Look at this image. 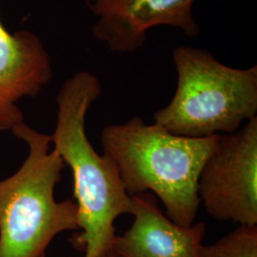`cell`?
<instances>
[{"label": "cell", "mask_w": 257, "mask_h": 257, "mask_svg": "<svg viewBox=\"0 0 257 257\" xmlns=\"http://www.w3.org/2000/svg\"><path fill=\"white\" fill-rule=\"evenodd\" d=\"M134 222L115 235V257H199L206 231L203 222L182 227L171 220L157 205L153 193L133 196Z\"/></svg>", "instance_id": "ba28073f"}, {"label": "cell", "mask_w": 257, "mask_h": 257, "mask_svg": "<svg viewBox=\"0 0 257 257\" xmlns=\"http://www.w3.org/2000/svg\"><path fill=\"white\" fill-rule=\"evenodd\" d=\"M28 156L18 172L0 181V257H42L59 233L78 230L74 199L57 201L55 186L66 164L50 136L24 121L12 130Z\"/></svg>", "instance_id": "3957f363"}, {"label": "cell", "mask_w": 257, "mask_h": 257, "mask_svg": "<svg viewBox=\"0 0 257 257\" xmlns=\"http://www.w3.org/2000/svg\"><path fill=\"white\" fill-rule=\"evenodd\" d=\"M177 84L171 102L154 123L187 138L230 135L256 116L257 66L236 69L209 51L178 46L173 52Z\"/></svg>", "instance_id": "277c9868"}, {"label": "cell", "mask_w": 257, "mask_h": 257, "mask_svg": "<svg viewBox=\"0 0 257 257\" xmlns=\"http://www.w3.org/2000/svg\"><path fill=\"white\" fill-rule=\"evenodd\" d=\"M101 92V83L90 72L69 77L56 95L57 119L50 136L73 174L78 231L70 242L84 257H98L110 249L116 235L114 222L132 214L135 207L116 166L108 155L95 151L86 134L87 112Z\"/></svg>", "instance_id": "6da1fadb"}, {"label": "cell", "mask_w": 257, "mask_h": 257, "mask_svg": "<svg viewBox=\"0 0 257 257\" xmlns=\"http://www.w3.org/2000/svg\"><path fill=\"white\" fill-rule=\"evenodd\" d=\"M98 257H115V255H114V253H113L112 248H110V249L106 250L105 252H103V253L100 254Z\"/></svg>", "instance_id": "30bf717a"}, {"label": "cell", "mask_w": 257, "mask_h": 257, "mask_svg": "<svg viewBox=\"0 0 257 257\" xmlns=\"http://www.w3.org/2000/svg\"><path fill=\"white\" fill-rule=\"evenodd\" d=\"M212 218L257 225V116L230 135H218L197 184Z\"/></svg>", "instance_id": "5b68a950"}, {"label": "cell", "mask_w": 257, "mask_h": 257, "mask_svg": "<svg viewBox=\"0 0 257 257\" xmlns=\"http://www.w3.org/2000/svg\"><path fill=\"white\" fill-rule=\"evenodd\" d=\"M199 257H257V225H239L213 244L202 245Z\"/></svg>", "instance_id": "9c48e42d"}, {"label": "cell", "mask_w": 257, "mask_h": 257, "mask_svg": "<svg viewBox=\"0 0 257 257\" xmlns=\"http://www.w3.org/2000/svg\"><path fill=\"white\" fill-rule=\"evenodd\" d=\"M53 77L51 57L40 38L22 30L11 35L0 20V131L24 121L17 102L37 96Z\"/></svg>", "instance_id": "52a82bcc"}, {"label": "cell", "mask_w": 257, "mask_h": 257, "mask_svg": "<svg viewBox=\"0 0 257 257\" xmlns=\"http://www.w3.org/2000/svg\"><path fill=\"white\" fill-rule=\"evenodd\" d=\"M195 0H84L96 17L93 37L111 52L136 53L147 41V32L157 26H171L189 38L200 34L193 18Z\"/></svg>", "instance_id": "8992f818"}, {"label": "cell", "mask_w": 257, "mask_h": 257, "mask_svg": "<svg viewBox=\"0 0 257 257\" xmlns=\"http://www.w3.org/2000/svg\"><path fill=\"white\" fill-rule=\"evenodd\" d=\"M217 136L193 138L134 116L102 130L104 154L116 166L128 195L155 193L175 224L190 227L199 209L197 184Z\"/></svg>", "instance_id": "7a4b0ae2"}]
</instances>
